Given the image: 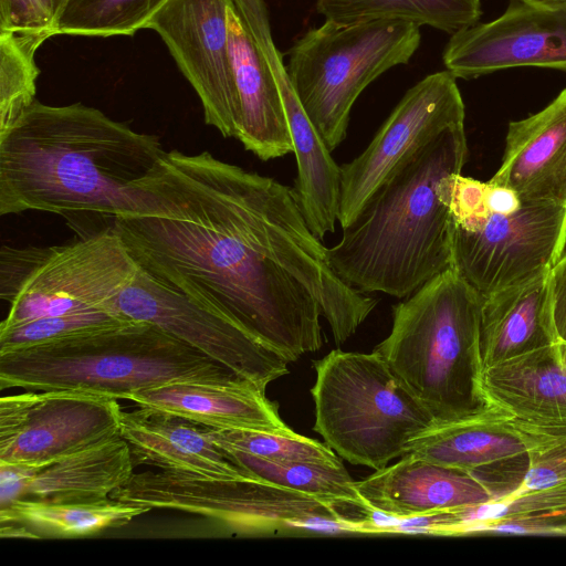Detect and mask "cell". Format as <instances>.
<instances>
[{
  "label": "cell",
  "mask_w": 566,
  "mask_h": 566,
  "mask_svg": "<svg viewBox=\"0 0 566 566\" xmlns=\"http://www.w3.org/2000/svg\"><path fill=\"white\" fill-rule=\"evenodd\" d=\"M182 381L254 387L160 327L139 321L0 353L1 390H74L128 400L136 391Z\"/></svg>",
  "instance_id": "4"
},
{
  "label": "cell",
  "mask_w": 566,
  "mask_h": 566,
  "mask_svg": "<svg viewBox=\"0 0 566 566\" xmlns=\"http://www.w3.org/2000/svg\"><path fill=\"white\" fill-rule=\"evenodd\" d=\"M44 467L25 463H0V507L20 499L32 478Z\"/></svg>",
  "instance_id": "36"
},
{
  "label": "cell",
  "mask_w": 566,
  "mask_h": 566,
  "mask_svg": "<svg viewBox=\"0 0 566 566\" xmlns=\"http://www.w3.org/2000/svg\"><path fill=\"white\" fill-rule=\"evenodd\" d=\"M527 449L528 467L515 491L523 493L566 481V423L533 424L500 417Z\"/></svg>",
  "instance_id": "32"
},
{
  "label": "cell",
  "mask_w": 566,
  "mask_h": 566,
  "mask_svg": "<svg viewBox=\"0 0 566 566\" xmlns=\"http://www.w3.org/2000/svg\"><path fill=\"white\" fill-rule=\"evenodd\" d=\"M490 180L522 202L566 207V88L542 111L509 124L502 163Z\"/></svg>",
  "instance_id": "17"
},
{
  "label": "cell",
  "mask_w": 566,
  "mask_h": 566,
  "mask_svg": "<svg viewBox=\"0 0 566 566\" xmlns=\"http://www.w3.org/2000/svg\"><path fill=\"white\" fill-rule=\"evenodd\" d=\"M455 80L449 71L423 77L406 92L366 149L340 166L342 229L399 165L446 129L464 125Z\"/></svg>",
  "instance_id": "13"
},
{
  "label": "cell",
  "mask_w": 566,
  "mask_h": 566,
  "mask_svg": "<svg viewBox=\"0 0 566 566\" xmlns=\"http://www.w3.org/2000/svg\"><path fill=\"white\" fill-rule=\"evenodd\" d=\"M462 534L566 536V481L459 511Z\"/></svg>",
  "instance_id": "26"
},
{
  "label": "cell",
  "mask_w": 566,
  "mask_h": 566,
  "mask_svg": "<svg viewBox=\"0 0 566 566\" xmlns=\"http://www.w3.org/2000/svg\"><path fill=\"white\" fill-rule=\"evenodd\" d=\"M66 1L67 0H39L41 7L43 8L51 23L53 24L54 31L57 18L62 9L64 8Z\"/></svg>",
  "instance_id": "38"
},
{
  "label": "cell",
  "mask_w": 566,
  "mask_h": 566,
  "mask_svg": "<svg viewBox=\"0 0 566 566\" xmlns=\"http://www.w3.org/2000/svg\"><path fill=\"white\" fill-rule=\"evenodd\" d=\"M464 125L450 127L399 165L327 248L335 273L361 293L406 298L452 268L448 177L468 158Z\"/></svg>",
  "instance_id": "3"
},
{
  "label": "cell",
  "mask_w": 566,
  "mask_h": 566,
  "mask_svg": "<svg viewBox=\"0 0 566 566\" xmlns=\"http://www.w3.org/2000/svg\"><path fill=\"white\" fill-rule=\"evenodd\" d=\"M119 434L129 446L135 465L207 479H254L217 446L202 426L138 407L122 410Z\"/></svg>",
  "instance_id": "19"
},
{
  "label": "cell",
  "mask_w": 566,
  "mask_h": 566,
  "mask_svg": "<svg viewBox=\"0 0 566 566\" xmlns=\"http://www.w3.org/2000/svg\"><path fill=\"white\" fill-rule=\"evenodd\" d=\"M129 321L133 319L114 311L91 310L0 327V353L107 328Z\"/></svg>",
  "instance_id": "33"
},
{
  "label": "cell",
  "mask_w": 566,
  "mask_h": 566,
  "mask_svg": "<svg viewBox=\"0 0 566 566\" xmlns=\"http://www.w3.org/2000/svg\"><path fill=\"white\" fill-rule=\"evenodd\" d=\"M548 280L556 342L566 343V250L551 269Z\"/></svg>",
  "instance_id": "35"
},
{
  "label": "cell",
  "mask_w": 566,
  "mask_h": 566,
  "mask_svg": "<svg viewBox=\"0 0 566 566\" xmlns=\"http://www.w3.org/2000/svg\"><path fill=\"white\" fill-rule=\"evenodd\" d=\"M536 6L559 7L566 4V0H517Z\"/></svg>",
  "instance_id": "39"
},
{
  "label": "cell",
  "mask_w": 566,
  "mask_h": 566,
  "mask_svg": "<svg viewBox=\"0 0 566 566\" xmlns=\"http://www.w3.org/2000/svg\"><path fill=\"white\" fill-rule=\"evenodd\" d=\"M228 0H169L148 22L197 93L207 125L237 139L239 108L228 44Z\"/></svg>",
  "instance_id": "14"
},
{
  "label": "cell",
  "mask_w": 566,
  "mask_h": 566,
  "mask_svg": "<svg viewBox=\"0 0 566 566\" xmlns=\"http://www.w3.org/2000/svg\"><path fill=\"white\" fill-rule=\"evenodd\" d=\"M169 0H67L55 35L111 38L134 35Z\"/></svg>",
  "instance_id": "29"
},
{
  "label": "cell",
  "mask_w": 566,
  "mask_h": 566,
  "mask_svg": "<svg viewBox=\"0 0 566 566\" xmlns=\"http://www.w3.org/2000/svg\"><path fill=\"white\" fill-rule=\"evenodd\" d=\"M485 205L490 213L510 214L522 206V200L511 188L489 180L485 188Z\"/></svg>",
  "instance_id": "37"
},
{
  "label": "cell",
  "mask_w": 566,
  "mask_h": 566,
  "mask_svg": "<svg viewBox=\"0 0 566 566\" xmlns=\"http://www.w3.org/2000/svg\"><path fill=\"white\" fill-rule=\"evenodd\" d=\"M224 450V449H223ZM231 460L256 478L335 504L363 501L356 482L343 465L301 461H271L224 450Z\"/></svg>",
  "instance_id": "28"
},
{
  "label": "cell",
  "mask_w": 566,
  "mask_h": 566,
  "mask_svg": "<svg viewBox=\"0 0 566 566\" xmlns=\"http://www.w3.org/2000/svg\"><path fill=\"white\" fill-rule=\"evenodd\" d=\"M314 430L342 459L379 470L436 424L376 352L334 349L314 363Z\"/></svg>",
  "instance_id": "6"
},
{
  "label": "cell",
  "mask_w": 566,
  "mask_h": 566,
  "mask_svg": "<svg viewBox=\"0 0 566 566\" xmlns=\"http://www.w3.org/2000/svg\"><path fill=\"white\" fill-rule=\"evenodd\" d=\"M111 497L203 516L240 536L300 530L355 532L334 504L260 478L223 480L145 471L134 473Z\"/></svg>",
  "instance_id": "9"
},
{
  "label": "cell",
  "mask_w": 566,
  "mask_h": 566,
  "mask_svg": "<svg viewBox=\"0 0 566 566\" xmlns=\"http://www.w3.org/2000/svg\"><path fill=\"white\" fill-rule=\"evenodd\" d=\"M128 400L208 428L293 431L281 419L277 405L249 385L171 382L136 391Z\"/></svg>",
  "instance_id": "21"
},
{
  "label": "cell",
  "mask_w": 566,
  "mask_h": 566,
  "mask_svg": "<svg viewBox=\"0 0 566 566\" xmlns=\"http://www.w3.org/2000/svg\"><path fill=\"white\" fill-rule=\"evenodd\" d=\"M114 308L154 324L238 374L260 391L289 374V360L231 318L165 286L138 266Z\"/></svg>",
  "instance_id": "11"
},
{
  "label": "cell",
  "mask_w": 566,
  "mask_h": 566,
  "mask_svg": "<svg viewBox=\"0 0 566 566\" xmlns=\"http://www.w3.org/2000/svg\"><path fill=\"white\" fill-rule=\"evenodd\" d=\"M0 31H34L55 35L39 0H0Z\"/></svg>",
  "instance_id": "34"
},
{
  "label": "cell",
  "mask_w": 566,
  "mask_h": 566,
  "mask_svg": "<svg viewBox=\"0 0 566 566\" xmlns=\"http://www.w3.org/2000/svg\"><path fill=\"white\" fill-rule=\"evenodd\" d=\"M566 247V207L527 203L454 223L452 268L482 296L549 273Z\"/></svg>",
  "instance_id": "10"
},
{
  "label": "cell",
  "mask_w": 566,
  "mask_h": 566,
  "mask_svg": "<svg viewBox=\"0 0 566 566\" xmlns=\"http://www.w3.org/2000/svg\"><path fill=\"white\" fill-rule=\"evenodd\" d=\"M138 265L114 224L62 245L0 250V327L91 310L114 308ZM118 313V312H117Z\"/></svg>",
  "instance_id": "8"
},
{
  "label": "cell",
  "mask_w": 566,
  "mask_h": 566,
  "mask_svg": "<svg viewBox=\"0 0 566 566\" xmlns=\"http://www.w3.org/2000/svg\"><path fill=\"white\" fill-rule=\"evenodd\" d=\"M147 213L113 224L137 265L290 363L355 334L378 301L344 282L294 188L216 158L165 151L135 185Z\"/></svg>",
  "instance_id": "1"
},
{
  "label": "cell",
  "mask_w": 566,
  "mask_h": 566,
  "mask_svg": "<svg viewBox=\"0 0 566 566\" xmlns=\"http://www.w3.org/2000/svg\"><path fill=\"white\" fill-rule=\"evenodd\" d=\"M325 20L342 24L380 19L402 20L453 34L475 24L481 0H316Z\"/></svg>",
  "instance_id": "27"
},
{
  "label": "cell",
  "mask_w": 566,
  "mask_h": 566,
  "mask_svg": "<svg viewBox=\"0 0 566 566\" xmlns=\"http://www.w3.org/2000/svg\"><path fill=\"white\" fill-rule=\"evenodd\" d=\"M360 499L396 520L462 511L500 496L475 473L403 454L356 482Z\"/></svg>",
  "instance_id": "16"
},
{
  "label": "cell",
  "mask_w": 566,
  "mask_h": 566,
  "mask_svg": "<svg viewBox=\"0 0 566 566\" xmlns=\"http://www.w3.org/2000/svg\"><path fill=\"white\" fill-rule=\"evenodd\" d=\"M442 61L464 80L521 66L566 71V4L512 0L499 18L451 34Z\"/></svg>",
  "instance_id": "15"
},
{
  "label": "cell",
  "mask_w": 566,
  "mask_h": 566,
  "mask_svg": "<svg viewBox=\"0 0 566 566\" xmlns=\"http://www.w3.org/2000/svg\"><path fill=\"white\" fill-rule=\"evenodd\" d=\"M206 434L220 448L240 451L271 461H301L343 465L337 453L326 443L294 431L272 432L248 429L203 427Z\"/></svg>",
  "instance_id": "31"
},
{
  "label": "cell",
  "mask_w": 566,
  "mask_h": 566,
  "mask_svg": "<svg viewBox=\"0 0 566 566\" xmlns=\"http://www.w3.org/2000/svg\"><path fill=\"white\" fill-rule=\"evenodd\" d=\"M548 274L482 297V369L525 350L556 343Z\"/></svg>",
  "instance_id": "22"
},
{
  "label": "cell",
  "mask_w": 566,
  "mask_h": 566,
  "mask_svg": "<svg viewBox=\"0 0 566 566\" xmlns=\"http://www.w3.org/2000/svg\"><path fill=\"white\" fill-rule=\"evenodd\" d=\"M129 446L120 434L42 468L18 500L87 503L111 497L134 474Z\"/></svg>",
  "instance_id": "23"
},
{
  "label": "cell",
  "mask_w": 566,
  "mask_h": 566,
  "mask_svg": "<svg viewBox=\"0 0 566 566\" xmlns=\"http://www.w3.org/2000/svg\"><path fill=\"white\" fill-rule=\"evenodd\" d=\"M420 41V27L402 20H325L292 45L285 64L289 76L331 151L345 139L360 93L389 69L407 64Z\"/></svg>",
  "instance_id": "7"
},
{
  "label": "cell",
  "mask_w": 566,
  "mask_h": 566,
  "mask_svg": "<svg viewBox=\"0 0 566 566\" xmlns=\"http://www.w3.org/2000/svg\"><path fill=\"white\" fill-rule=\"evenodd\" d=\"M482 296L453 269L392 307L389 335L375 348L436 423L480 415Z\"/></svg>",
  "instance_id": "5"
},
{
  "label": "cell",
  "mask_w": 566,
  "mask_h": 566,
  "mask_svg": "<svg viewBox=\"0 0 566 566\" xmlns=\"http://www.w3.org/2000/svg\"><path fill=\"white\" fill-rule=\"evenodd\" d=\"M479 392L488 409L533 424L566 423V368L555 343L484 367Z\"/></svg>",
  "instance_id": "20"
},
{
  "label": "cell",
  "mask_w": 566,
  "mask_h": 566,
  "mask_svg": "<svg viewBox=\"0 0 566 566\" xmlns=\"http://www.w3.org/2000/svg\"><path fill=\"white\" fill-rule=\"evenodd\" d=\"M227 25L239 108L237 140L264 161L293 154L290 128L274 76L254 39L230 3L227 9Z\"/></svg>",
  "instance_id": "18"
},
{
  "label": "cell",
  "mask_w": 566,
  "mask_h": 566,
  "mask_svg": "<svg viewBox=\"0 0 566 566\" xmlns=\"http://www.w3.org/2000/svg\"><path fill=\"white\" fill-rule=\"evenodd\" d=\"M117 399L86 391H25L0 400V463L48 465L119 434Z\"/></svg>",
  "instance_id": "12"
},
{
  "label": "cell",
  "mask_w": 566,
  "mask_h": 566,
  "mask_svg": "<svg viewBox=\"0 0 566 566\" xmlns=\"http://www.w3.org/2000/svg\"><path fill=\"white\" fill-rule=\"evenodd\" d=\"M500 417L486 409L468 419L436 423L410 441L405 454L472 473L528 458L524 442L500 422Z\"/></svg>",
  "instance_id": "24"
},
{
  "label": "cell",
  "mask_w": 566,
  "mask_h": 566,
  "mask_svg": "<svg viewBox=\"0 0 566 566\" xmlns=\"http://www.w3.org/2000/svg\"><path fill=\"white\" fill-rule=\"evenodd\" d=\"M555 347L559 361L566 368V343L556 342Z\"/></svg>",
  "instance_id": "40"
},
{
  "label": "cell",
  "mask_w": 566,
  "mask_h": 566,
  "mask_svg": "<svg viewBox=\"0 0 566 566\" xmlns=\"http://www.w3.org/2000/svg\"><path fill=\"white\" fill-rule=\"evenodd\" d=\"M164 153L158 136L95 107L35 99L0 133V214L147 213L135 185Z\"/></svg>",
  "instance_id": "2"
},
{
  "label": "cell",
  "mask_w": 566,
  "mask_h": 566,
  "mask_svg": "<svg viewBox=\"0 0 566 566\" xmlns=\"http://www.w3.org/2000/svg\"><path fill=\"white\" fill-rule=\"evenodd\" d=\"M151 509L108 497L87 503L15 500L0 507V535L9 538H78L128 524Z\"/></svg>",
  "instance_id": "25"
},
{
  "label": "cell",
  "mask_w": 566,
  "mask_h": 566,
  "mask_svg": "<svg viewBox=\"0 0 566 566\" xmlns=\"http://www.w3.org/2000/svg\"><path fill=\"white\" fill-rule=\"evenodd\" d=\"M48 32L0 31V133L35 98L40 69L35 53Z\"/></svg>",
  "instance_id": "30"
}]
</instances>
